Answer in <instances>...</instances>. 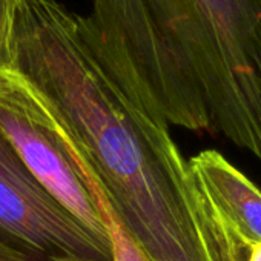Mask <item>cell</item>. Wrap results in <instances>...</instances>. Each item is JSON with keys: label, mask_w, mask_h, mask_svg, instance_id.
Listing matches in <instances>:
<instances>
[{"label": "cell", "mask_w": 261, "mask_h": 261, "mask_svg": "<svg viewBox=\"0 0 261 261\" xmlns=\"http://www.w3.org/2000/svg\"><path fill=\"white\" fill-rule=\"evenodd\" d=\"M20 0H0V68H8L13 62L14 27Z\"/></svg>", "instance_id": "cell-7"}, {"label": "cell", "mask_w": 261, "mask_h": 261, "mask_svg": "<svg viewBox=\"0 0 261 261\" xmlns=\"http://www.w3.org/2000/svg\"><path fill=\"white\" fill-rule=\"evenodd\" d=\"M241 259H243V252H241ZM241 259H240V261H241Z\"/></svg>", "instance_id": "cell-10"}, {"label": "cell", "mask_w": 261, "mask_h": 261, "mask_svg": "<svg viewBox=\"0 0 261 261\" xmlns=\"http://www.w3.org/2000/svg\"><path fill=\"white\" fill-rule=\"evenodd\" d=\"M68 146L71 149V154L75 160V163L79 165L86 183H88V188L95 200V204L98 206L101 215H103V220H105V226H106V230H108V235H109V240H111V252H112V256H111V261H145L143 255L140 253V250L137 249V246L133 243L127 237V233L123 230V227L120 226L117 217L114 215L109 203L106 201L98 183L95 181V178L92 177L80 149L77 148L75 142L71 139V136H68ZM48 261H97V259H86V258H74V256H57V258H51Z\"/></svg>", "instance_id": "cell-6"}, {"label": "cell", "mask_w": 261, "mask_h": 261, "mask_svg": "<svg viewBox=\"0 0 261 261\" xmlns=\"http://www.w3.org/2000/svg\"><path fill=\"white\" fill-rule=\"evenodd\" d=\"M11 66L56 108L145 261H240L243 240L198 186L160 111L127 95L59 0H20Z\"/></svg>", "instance_id": "cell-1"}, {"label": "cell", "mask_w": 261, "mask_h": 261, "mask_svg": "<svg viewBox=\"0 0 261 261\" xmlns=\"http://www.w3.org/2000/svg\"><path fill=\"white\" fill-rule=\"evenodd\" d=\"M0 130L42 186L98 241L111 246L103 215L68 146L60 115L13 66L0 68Z\"/></svg>", "instance_id": "cell-3"}, {"label": "cell", "mask_w": 261, "mask_h": 261, "mask_svg": "<svg viewBox=\"0 0 261 261\" xmlns=\"http://www.w3.org/2000/svg\"><path fill=\"white\" fill-rule=\"evenodd\" d=\"M0 261H37V259L4 241H0Z\"/></svg>", "instance_id": "cell-8"}, {"label": "cell", "mask_w": 261, "mask_h": 261, "mask_svg": "<svg viewBox=\"0 0 261 261\" xmlns=\"http://www.w3.org/2000/svg\"><path fill=\"white\" fill-rule=\"evenodd\" d=\"M188 162L201 191L238 237L247 244L261 243V189L217 151H201Z\"/></svg>", "instance_id": "cell-5"}, {"label": "cell", "mask_w": 261, "mask_h": 261, "mask_svg": "<svg viewBox=\"0 0 261 261\" xmlns=\"http://www.w3.org/2000/svg\"><path fill=\"white\" fill-rule=\"evenodd\" d=\"M0 241L37 261L74 256L111 261L98 241L31 174L0 130Z\"/></svg>", "instance_id": "cell-4"}, {"label": "cell", "mask_w": 261, "mask_h": 261, "mask_svg": "<svg viewBox=\"0 0 261 261\" xmlns=\"http://www.w3.org/2000/svg\"><path fill=\"white\" fill-rule=\"evenodd\" d=\"M75 22L121 91L261 162V0H92Z\"/></svg>", "instance_id": "cell-2"}, {"label": "cell", "mask_w": 261, "mask_h": 261, "mask_svg": "<svg viewBox=\"0 0 261 261\" xmlns=\"http://www.w3.org/2000/svg\"><path fill=\"white\" fill-rule=\"evenodd\" d=\"M241 261H261V243H244Z\"/></svg>", "instance_id": "cell-9"}]
</instances>
